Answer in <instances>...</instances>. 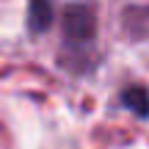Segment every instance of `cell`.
Returning <instances> with one entry per match:
<instances>
[{
  "mask_svg": "<svg viewBox=\"0 0 149 149\" xmlns=\"http://www.w3.org/2000/svg\"><path fill=\"white\" fill-rule=\"evenodd\" d=\"M64 28H66V36L72 39H88L91 36V14L88 8L83 6H72L64 17Z\"/></svg>",
  "mask_w": 149,
  "mask_h": 149,
  "instance_id": "1",
  "label": "cell"
},
{
  "mask_svg": "<svg viewBox=\"0 0 149 149\" xmlns=\"http://www.w3.org/2000/svg\"><path fill=\"white\" fill-rule=\"evenodd\" d=\"M28 22L33 31H44L53 22V6L50 0H31V11H28Z\"/></svg>",
  "mask_w": 149,
  "mask_h": 149,
  "instance_id": "2",
  "label": "cell"
},
{
  "mask_svg": "<svg viewBox=\"0 0 149 149\" xmlns=\"http://www.w3.org/2000/svg\"><path fill=\"white\" fill-rule=\"evenodd\" d=\"M122 102L130 111H135L138 116H149V94L144 88H127L122 94Z\"/></svg>",
  "mask_w": 149,
  "mask_h": 149,
  "instance_id": "3",
  "label": "cell"
}]
</instances>
